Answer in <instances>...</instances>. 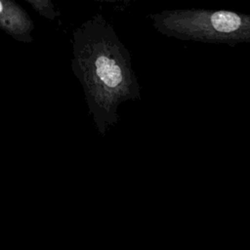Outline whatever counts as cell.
I'll return each mask as SVG.
<instances>
[{
  "label": "cell",
  "mask_w": 250,
  "mask_h": 250,
  "mask_svg": "<svg viewBox=\"0 0 250 250\" xmlns=\"http://www.w3.org/2000/svg\"><path fill=\"white\" fill-rule=\"evenodd\" d=\"M71 68L100 135L105 136L118 120L119 104L138 97L139 90L130 54L101 14L73 31Z\"/></svg>",
  "instance_id": "obj_1"
},
{
  "label": "cell",
  "mask_w": 250,
  "mask_h": 250,
  "mask_svg": "<svg viewBox=\"0 0 250 250\" xmlns=\"http://www.w3.org/2000/svg\"><path fill=\"white\" fill-rule=\"evenodd\" d=\"M0 29L14 39L29 43L34 23L29 15L15 1L0 0Z\"/></svg>",
  "instance_id": "obj_2"
},
{
  "label": "cell",
  "mask_w": 250,
  "mask_h": 250,
  "mask_svg": "<svg viewBox=\"0 0 250 250\" xmlns=\"http://www.w3.org/2000/svg\"><path fill=\"white\" fill-rule=\"evenodd\" d=\"M211 22L214 28L221 32H230L240 25V18L230 12L220 11L211 16Z\"/></svg>",
  "instance_id": "obj_3"
},
{
  "label": "cell",
  "mask_w": 250,
  "mask_h": 250,
  "mask_svg": "<svg viewBox=\"0 0 250 250\" xmlns=\"http://www.w3.org/2000/svg\"><path fill=\"white\" fill-rule=\"evenodd\" d=\"M26 2L42 17L55 20L59 15L54 4L50 0H26Z\"/></svg>",
  "instance_id": "obj_4"
}]
</instances>
